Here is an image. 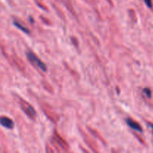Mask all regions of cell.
<instances>
[{"instance_id": "6da1fadb", "label": "cell", "mask_w": 153, "mask_h": 153, "mask_svg": "<svg viewBox=\"0 0 153 153\" xmlns=\"http://www.w3.org/2000/svg\"><path fill=\"white\" fill-rule=\"evenodd\" d=\"M26 56H27L28 60L33 64L34 66L37 67L38 68H39L40 70H42L43 72H46L47 70V67L36 55L33 53L32 52H28L26 53Z\"/></svg>"}, {"instance_id": "7a4b0ae2", "label": "cell", "mask_w": 153, "mask_h": 153, "mask_svg": "<svg viewBox=\"0 0 153 153\" xmlns=\"http://www.w3.org/2000/svg\"><path fill=\"white\" fill-rule=\"evenodd\" d=\"M20 106H21L23 111L26 113V115L29 116V117L34 119L36 117V112H35L34 108L31 105H29L27 102H20Z\"/></svg>"}, {"instance_id": "3957f363", "label": "cell", "mask_w": 153, "mask_h": 153, "mask_svg": "<svg viewBox=\"0 0 153 153\" xmlns=\"http://www.w3.org/2000/svg\"><path fill=\"white\" fill-rule=\"evenodd\" d=\"M126 124H127L129 127L132 128V129H134V130L139 132H143L142 127H141L140 125L138 123H137V122H135V120H132V119L130 118H127L126 120Z\"/></svg>"}, {"instance_id": "277c9868", "label": "cell", "mask_w": 153, "mask_h": 153, "mask_svg": "<svg viewBox=\"0 0 153 153\" xmlns=\"http://www.w3.org/2000/svg\"><path fill=\"white\" fill-rule=\"evenodd\" d=\"M1 125L8 129H12L14 126V121L7 117H1Z\"/></svg>"}, {"instance_id": "5b68a950", "label": "cell", "mask_w": 153, "mask_h": 153, "mask_svg": "<svg viewBox=\"0 0 153 153\" xmlns=\"http://www.w3.org/2000/svg\"><path fill=\"white\" fill-rule=\"evenodd\" d=\"M13 24H14V26L17 28V29H19L20 30H21L22 32H25V33H26V34H30V30H29V29H27L26 26H24L23 25H22L21 23H19V22L14 21L13 22Z\"/></svg>"}, {"instance_id": "8992f818", "label": "cell", "mask_w": 153, "mask_h": 153, "mask_svg": "<svg viewBox=\"0 0 153 153\" xmlns=\"http://www.w3.org/2000/svg\"><path fill=\"white\" fill-rule=\"evenodd\" d=\"M143 93L144 95H145L147 98H150V97H151L152 91L149 88H144V89L143 90Z\"/></svg>"}, {"instance_id": "52a82bcc", "label": "cell", "mask_w": 153, "mask_h": 153, "mask_svg": "<svg viewBox=\"0 0 153 153\" xmlns=\"http://www.w3.org/2000/svg\"><path fill=\"white\" fill-rule=\"evenodd\" d=\"M143 1L148 8H152V0H143Z\"/></svg>"}, {"instance_id": "ba28073f", "label": "cell", "mask_w": 153, "mask_h": 153, "mask_svg": "<svg viewBox=\"0 0 153 153\" xmlns=\"http://www.w3.org/2000/svg\"><path fill=\"white\" fill-rule=\"evenodd\" d=\"M149 126L150 127H151L152 130V132H153V124H152V123H149Z\"/></svg>"}]
</instances>
